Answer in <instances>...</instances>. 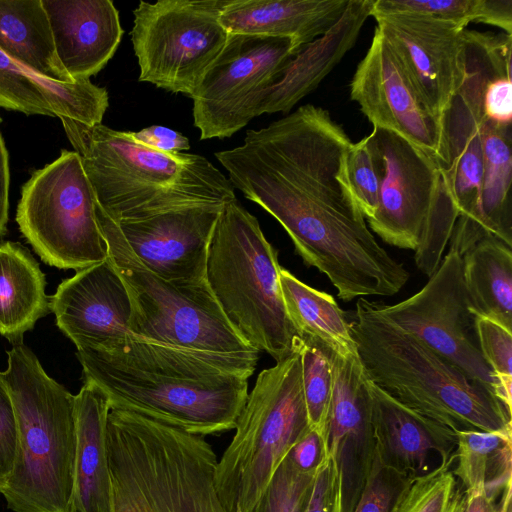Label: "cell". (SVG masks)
Listing matches in <instances>:
<instances>
[{
  "mask_svg": "<svg viewBox=\"0 0 512 512\" xmlns=\"http://www.w3.org/2000/svg\"><path fill=\"white\" fill-rule=\"evenodd\" d=\"M1 123V117H0ZM9 162L8 151L0 132V236L6 233L9 209Z\"/></svg>",
  "mask_w": 512,
  "mask_h": 512,
  "instance_id": "7bdbcfd3",
  "label": "cell"
},
{
  "mask_svg": "<svg viewBox=\"0 0 512 512\" xmlns=\"http://www.w3.org/2000/svg\"><path fill=\"white\" fill-rule=\"evenodd\" d=\"M298 52L289 38L230 34L191 97L200 139L231 137L245 127L255 98Z\"/></svg>",
  "mask_w": 512,
  "mask_h": 512,
  "instance_id": "4fadbf2b",
  "label": "cell"
},
{
  "mask_svg": "<svg viewBox=\"0 0 512 512\" xmlns=\"http://www.w3.org/2000/svg\"><path fill=\"white\" fill-rule=\"evenodd\" d=\"M84 382L110 409L132 412L192 435L235 429L259 357L194 351L129 337L107 350H77Z\"/></svg>",
  "mask_w": 512,
  "mask_h": 512,
  "instance_id": "7a4b0ae2",
  "label": "cell"
},
{
  "mask_svg": "<svg viewBox=\"0 0 512 512\" xmlns=\"http://www.w3.org/2000/svg\"><path fill=\"white\" fill-rule=\"evenodd\" d=\"M415 479L374 457L369 474L351 512H395Z\"/></svg>",
  "mask_w": 512,
  "mask_h": 512,
  "instance_id": "d590c367",
  "label": "cell"
},
{
  "mask_svg": "<svg viewBox=\"0 0 512 512\" xmlns=\"http://www.w3.org/2000/svg\"><path fill=\"white\" fill-rule=\"evenodd\" d=\"M375 306L387 320L486 386L504 404L499 382L480 351L477 315L458 253L448 250L425 286L411 297L393 305L375 301Z\"/></svg>",
  "mask_w": 512,
  "mask_h": 512,
  "instance_id": "7c38bea8",
  "label": "cell"
},
{
  "mask_svg": "<svg viewBox=\"0 0 512 512\" xmlns=\"http://www.w3.org/2000/svg\"><path fill=\"white\" fill-rule=\"evenodd\" d=\"M50 307L77 350H107L134 336L129 294L108 258L63 280Z\"/></svg>",
  "mask_w": 512,
  "mask_h": 512,
  "instance_id": "d6986e66",
  "label": "cell"
},
{
  "mask_svg": "<svg viewBox=\"0 0 512 512\" xmlns=\"http://www.w3.org/2000/svg\"><path fill=\"white\" fill-rule=\"evenodd\" d=\"M348 317L367 378L395 400L452 431L512 432L511 412L483 384L387 320L360 297Z\"/></svg>",
  "mask_w": 512,
  "mask_h": 512,
  "instance_id": "277c9868",
  "label": "cell"
},
{
  "mask_svg": "<svg viewBox=\"0 0 512 512\" xmlns=\"http://www.w3.org/2000/svg\"><path fill=\"white\" fill-rule=\"evenodd\" d=\"M18 426L9 392L0 378V492L14 467Z\"/></svg>",
  "mask_w": 512,
  "mask_h": 512,
  "instance_id": "ab89813d",
  "label": "cell"
},
{
  "mask_svg": "<svg viewBox=\"0 0 512 512\" xmlns=\"http://www.w3.org/2000/svg\"><path fill=\"white\" fill-rule=\"evenodd\" d=\"M368 381L378 459L414 479L436 468L451 466L455 432L403 405Z\"/></svg>",
  "mask_w": 512,
  "mask_h": 512,
  "instance_id": "ffe728a7",
  "label": "cell"
},
{
  "mask_svg": "<svg viewBox=\"0 0 512 512\" xmlns=\"http://www.w3.org/2000/svg\"><path fill=\"white\" fill-rule=\"evenodd\" d=\"M374 0H349L341 18L325 34L304 45L281 77L253 101L251 116L288 113L312 92L354 46Z\"/></svg>",
  "mask_w": 512,
  "mask_h": 512,
  "instance_id": "7402d4cb",
  "label": "cell"
},
{
  "mask_svg": "<svg viewBox=\"0 0 512 512\" xmlns=\"http://www.w3.org/2000/svg\"><path fill=\"white\" fill-rule=\"evenodd\" d=\"M56 54L74 81L96 75L114 56L122 35L110 0H41Z\"/></svg>",
  "mask_w": 512,
  "mask_h": 512,
  "instance_id": "44dd1931",
  "label": "cell"
},
{
  "mask_svg": "<svg viewBox=\"0 0 512 512\" xmlns=\"http://www.w3.org/2000/svg\"><path fill=\"white\" fill-rule=\"evenodd\" d=\"M458 215L440 174L436 194L414 257L418 269L428 277L437 270L442 261Z\"/></svg>",
  "mask_w": 512,
  "mask_h": 512,
  "instance_id": "1f68e13d",
  "label": "cell"
},
{
  "mask_svg": "<svg viewBox=\"0 0 512 512\" xmlns=\"http://www.w3.org/2000/svg\"><path fill=\"white\" fill-rule=\"evenodd\" d=\"M464 503V490L451 466H443L416 478L395 512H462Z\"/></svg>",
  "mask_w": 512,
  "mask_h": 512,
  "instance_id": "d6a6232c",
  "label": "cell"
},
{
  "mask_svg": "<svg viewBox=\"0 0 512 512\" xmlns=\"http://www.w3.org/2000/svg\"><path fill=\"white\" fill-rule=\"evenodd\" d=\"M327 445L324 437L310 429L289 450L287 456L293 465L304 473L315 474L327 457Z\"/></svg>",
  "mask_w": 512,
  "mask_h": 512,
  "instance_id": "60d3db41",
  "label": "cell"
},
{
  "mask_svg": "<svg viewBox=\"0 0 512 512\" xmlns=\"http://www.w3.org/2000/svg\"><path fill=\"white\" fill-rule=\"evenodd\" d=\"M107 258L117 270L131 302L130 330L135 337L218 355L259 357L232 328L208 283L178 284L145 267L117 225L96 204Z\"/></svg>",
  "mask_w": 512,
  "mask_h": 512,
  "instance_id": "9c48e42d",
  "label": "cell"
},
{
  "mask_svg": "<svg viewBox=\"0 0 512 512\" xmlns=\"http://www.w3.org/2000/svg\"><path fill=\"white\" fill-rule=\"evenodd\" d=\"M108 105L107 90L90 79L57 82L39 75L0 50V107L94 126L102 123Z\"/></svg>",
  "mask_w": 512,
  "mask_h": 512,
  "instance_id": "603a6c76",
  "label": "cell"
},
{
  "mask_svg": "<svg viewBox=\"0 0 512 512\" xmlns=\"http://www.w3.org/2000/svg\"><path fill=\"white\" fill-rule=\"evenodd\" d=\"M487 492L481 489L476 492L465 493V503L462 512H500L499 500H496Z\"/></svg>",
  "mask_w": 512,
  "mask_h": 512,
  "instance_id": "ee69618b",
  "label": "cell"
},
{
  "mask_svg": "<svg viewBox=\"0 0 512 512\" xmlns=\"http://www.w3.org/2000/svg\"><path fill=\"white\" fill-rule=\"evenodd\" d=\"M455 435L456 467L451 472L464 493L486 489L499 496L512 481V432L462 430Z\"/></svg>",
  "mask_w": 512,
  "mask_h": 512,
  "instance_id": "f546056e",
  "label": "cell"
},
{
  "mask_svg": "<svg viewBox=\"0 0 512 512\" xmlns=\"http://www.w3.org/2000/svg\"><path fill=\"white\" fill-rule=\"evenodd\" d=\"M132 133L139 142L161 151L180 152L190 149L189 139L168 127L153 125Z\"/></svg>",
  "mask_w": 512,
  "mask_h": 512,
  "instance_id": "b9f144b4",
  "label": "cell"
},
{
  "mask_svg": "<svg viewBox=\"0 0 512 512\" xmlns=\"http://www.w3.org/2000/svg\"><path fill=\"white\" fill-rule=\"evenodd\" d=\"M373 17L377 22L375 29L394 53L427 110L439 121L461 81L465 28L410 13Z\"/></svg>",
  "mask_w": 512,
  "mask_h": 512,
  "instance_id": "9a60e30c",
  "label": "cell"
},
{
  "mask_svg": "<svg viewBox=\"0 0 512 512\" xmlns=\"http://www.w3.org/2000/svg\"><path fill=\"white\" fill-rule=\"evenodd\" d=\"M315 474L301 472L286 455L252 512H306Z\"/></svg>",
  "mask_w": 512,
  "mask_h": 512,
  "instance_id": "e575fe53",
  "label": "cell"
},
{
  "mask_svg": "<svg viewBox=\"0 0 512 512\" xmlns=\"http://www.w3.org/2000/svg\"><path fill=\"white\" fill-rule=\"evenodd\" d=\"M298 351L309 426L325 439L333 392L331 361L325 349L310 339L301 338Z\"/></svg>",
  "mask_w": 512,
  "mask_h": 512,
  "instance_id": "4dcf8cb0",
  "label": "cell"
},
{
  "mask_svg": "<svg viewBox=\"0 0 512 512\" xmlns=\"http://www.w3.org/2000/svg\"><path fill=\"white\" fill-rule=\"evenodd\" d=\"M365 138L380 174L377 208L367 219L369 227L389 245L415 251L440 172L432 158L392 131L373 127Z\"/></svg>",
  "mask_w": 512,
  "mask_h": 512,
  "instance_id": "5bb4252c",
  "label": "cell"
},
{
  "mask_svg": "<svg viewBox=\"0 0 512 512\" xmlns=\"http://www.w3.org/2000/svg\"><path fill=\"white\" fill-rule=\"evenodd\" d=\"M226 2L140 1L131 30L139 81L192 97L228 41L220 21Z\"/></svg>",
  "mask_w": 512,
  "mask_h": 512,
  "instance_id": "8fae6325",
  "label": "cell"
},
{
  "mask_svg": "<svg viewBox=\"0 0 512 512\" xmlns=\"http://www.w3.org/2000/svg\"><path fill=\"white\" fill-rule=\"evenodd\" d=\"M0 372L18 426L12 473L1 490L13 512H76L75 395L51 378L23 343Z\"/></svg>",
  "mask_w": 512,
  "mask_h": 512,
  "instance_id": "8992f818",
  "label": "cell"
},
{
  "mask_svg": "<svg viewBox=\"0 0 512 512\" xmlns=\"http://www.w3.org/2000/svg\"><path fill=\"white\" fill-rule=\"evenodd\" d=\"M109 402L94 384L84 382L75 395L76 512H112L107 453Z\"/></svg>",
  "mask_w": 512,
  "mask_h": 512,
  "instance_id": "d4e9b609",
  "label": "cell"
},
{
  "mask_svg": "<svg viewBox=\"0 0 512 512\" xmlns=\"http://www.w3.org/2000/svg\"><path fill=\"white\" fill-rule=\"evenodd\" d=\"M288 316L300 338L310 339L341 357L357 354L346 313L332 295L312 288L288 270H280Z\"/></svg>",
  "mask_w": 512,
  "mask_h": 512,
  "instance_id": "f1b7e54d",
  "label": "cell"
},
{
  "mask_svg": "<svg viewBox=\"0 0 512 512\" xmlns=\"http://www.w3.org/2000/svg\"><path fill=\"white\" fill-rule=\"evenodd\" d=\"M351 145L328 111L307 104L215 157L234 189L282 225L305 264L335 278L376 244L348 180Z\"/></svg>",
  "mask_w": 512,
  "mask_h": 512,
  "instance_id": "6da1fadb",
  "label": "cell"
},
{
  "mask_svg": "<svg viewBox=\"0 0 512 512\" xmlns=\"http://www.w3.org/2000/svg\"><path fill=\"white\" fill-rule=\"evenodd\" d=\"M107 453L112 512H228L215 487L217 455L202 436L110 409Z\"/></svg>",
  "mask_w": 512,
  "mask_h": 512,
  "instance_id": "5b68a950",
  "label": "cell"
},
{
  "mask_svg": "<svg viewBox=\"0 0 512 512\" xmlns=\"http://www.w3.org/2000/svg\"><path fill=\"white\" fill-rule=\"evenodd\" d=\"M223 206L192 205L114 222L150 271L174 283L201 284L207 282L210 242Z\"/></svg>",
  "mask_w": 512,
  "mask_h": 512,
  "instance_id": "2e32d148",
  "label": "cell"
},
{
  "mask_svg": "<svg viewBox=\"0 0 512 512\" xmlns=\"http://www.w3.org/2000/svg\"><path fill=\"white\" fill-rule=\"evenodd\" d=\"M325 351L333 374L325 440L341 478L342 512H351L375 457L372 399L358 353L341 357Z\"/></svg>",
  "mask_w": 512,
  "mask_h": 512,
  "instance_id": "ac0fdd59",
  "label": "cell"
},
{
  "mask_svg": "<svg viewBox=\"0 0 512 512\" xmlns=\"http://www.w3.org/2000/svg\"><path fill=\"white\" fill-rule=\"evenodd\" d=\"M348 180L365 218L373 216L378 203L380 174L366 138L352 143L346 160Z\"/></svg>",
  "mask_w": 512,
  "mask_h": 512,
  "instance_id": "74e56055",
  "label": "cell"
},
{
  "mask_svg": "<svg viewBox=\"0 0 512 512\" xmlns=\"http://www.w3.org/2000/svg\"><path fill=\"white\" fill-rule=\"evenodd\" d=\"M493 0H374L371 16L410 13L442 19L466 28L470 22L490 24Z\"/></svg>",
  "mask_w": 512,
  "mask_h": 512,
  "instance_id": "836d02e7",
  "label": "cell"
},
{
  "mask_svg": "<svg viewBox=\"0 0 512 512\" xmlns=\"http://www.w3.org/2000/svg\"><path fill=\"white\" fill-rule=\"evenodd\" d=\"M349 0H227L220 21L230 34L282 37L299 51L325 34Z\"/></svg>",
  "mask_w": 512,
  "mask_h": 512,
  "instance_id": "cb8c5ba5",
  "label": "cell"
},
{
  "mask_svg": "<svg viewBox=\"0 0 512 512\" xmlns=\"http://www.w3.org/2000/svg\"><path fill=\"white\" fill-rule=\"evenodd\" d=\"M280 270L277 251L257 218L237 198L224 204L210 242L206 281L236 333L276 362L301 342L285 307Z\"/></svg>",
  "mask_w": 512,
  "mask_h": 512,
  "instance_id": "52a82bcc",
  "label": "cell"
},
{
  "mask_svg": "<svg viewBox=\"0 0 512 512\" xmlns=\"http://www.w3.org/2000/svg\"><path fill=\"white\" fill-rule=\"evenodd\" d=\"M45 276L19 243H0V334L13 345L51 311Z\"/></svg>",
  "mask_w": 512,
  "mask_h": 512,
  "instance_id": "484cf974",
  "label": "cell"
},
{
  "mask_svg": "<svg viewBox=\"0 0 512 512\" xmlns=\"http://www.w3.org/2000/svg\"><path fill=\"white\" fill-rule=\"evenodd\" d=\"M16 221L41 259L80 270L107 259L96 199L75 151L62 150L23 185Z\"/></svg>",
  "mask_w": 512,
  "mask_h": 512,
  "instance_id": "30bf717a",
  "label": "cell"
},
{
  "mask_svg": "<svg viewBox=\"0 0 512 512\" xmlns=\"http://www.w3.org/2000/svg\"><path fill=\"white\" fill-rule=\"evenodd\" d=\"M310 429L297 349L258 374L217 463L215 487L227 511L252 512L281 461Z\"/></svg>",
  "mask_w": 512,
  "mask_h": 512,
  "instance_id": "ba28073f",
  "label": "cell"
},
{
  "mask_svg": "<svg viewBox=\"0 0 512 512\" xmlns=\"http://www.w3.org/2000/svg\"><path fill=\"white\" fill-rule=\"evenodd\" d=\"M500 512H512V481L507 483L499 498Z\"/></svg>",
  "mask_w": 512,
  "mask_h": 512,
  "instance_id": "f6af8a7d",
  "label": "cell"
},
{
  "mask_svg": "<svg viewBox=\"0 0 512 512\" xmlns=\"http://www.w3.org/2000/svg\"><path fill=\"white\" fill-rule=\"evenodd\" d=\"M306 512H342L341 478L336 462L330 455L315 474Z\"/></svg>",
  "mask_w": 512,
  "mask_h": 512,
  "instance_id": "f35d334b",
  "label": "cell"
},
{
  "mask_svg": "<svg viewBox=\"0 0 512 512\" xmlns=\"http://www.w3.org/2000/svg\"><path fill=\"white\" fill-rule=\"evenodd\" d=\"M350 95L373 127L400 135L435 161L440 140L439 121L427 110L376 29L351 80Z\"/></svg>",
  "mask_w": 512,
  "mask_h": 512,
  "instance_id": "e0dca14e",
  "label": "cell"
},
{
  "mask_svg": "<svg viewBox=\"0 0 512 512\" xmlns=\"http://www.w3.org/2000/svg\"><path fill=\"white\" fill-rule=\"evenodd\" d=\"M61 122L97 206L115 222L236 199L228 178L201 155L161 151L102 123Z\"/></svg>",
  "mask_w": 512,
  "mask_h": 512,
  "instance_id": "3957f363",
  "label": "cell"
},
{
  "mask_svg": "<svg viewBox=\"0 0 512 512\" xmlns=\"http://www.w3.org/2000/svg\"><path fill=\"white\" fill-rule=\"evenodd\" d=\"M476 329L481 354L499 382L506 408L511 411L512 331L480 316L476 319Z\"/></svg>",
  "mask_w": 512,
  "mask_h": 512,
  "instance_id": "8d00e7d4",
  "label": "cell"
},
{
  "mask_svg": "<svg viewBox=\"0 0 512 512\" xmlns=\"http://www.w3.org/2000/svg\"><path fill=\"white\" fill-rule=\"evenodd\" d=\"M0 50L43 77L76 82L58 59L41 0H0Z\"/></svg>",
  "mask_w": 512,
  "mask_h": 512,
  "instance_id": "4316f807",
  "label": "cell"
},
{
  "mask_svg": "<svg viewBox=\"0 0 512 512\" xmlns=\"http://www.w3.org/2000/svg\"><path fill=\"white\" fill-rule=\"evenodd\" d=\"M466 291L477 316L512 331L511 245L491 235L462 256Z\"/></svg>",
  "mask_w": 512,
  "mask_h": 512,
  "instance_id": "83f0119b",
  "label": "cell"
}]
</instances>
